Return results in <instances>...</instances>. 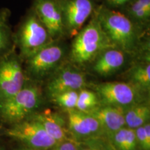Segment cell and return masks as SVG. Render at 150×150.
Wrapping results in <instances>:
<instances>
[{
  "label": "cell",
  "mask_w": 150,
  "mask_h": 150,
  "mask_svg": "<svg viewBox=\"0 0 150 150\" xmlns=\"http://www.w3.org/2000/svg\"><path fill=\"white\" fill-rule=\"evenodd\" d=\"M100 105L125 108L147 100L141 90L130 83L120 81L106 82L95 87Z\"/></svg>",
  "instance_id": "obj_7"
},
{
  "label": "cell",
  "mask_w": 150,
  "mask_h": 150,
  "mask_svg": "<svg viewBox=\"0 0 150 150\" xmlns=\"http://www.w3.org/2000/svg\"><path fill=\"white\" fill-rule=\"evenodd\" d=\"M131 0H105L109 8H118L125 6Z\"/></svg>",
  "instance_id": "obj_26"
},
{
  "label": "cell",
  "mask_w": 150,
  "mask_h": 150,
  "mask_svg": "<svg viewBox=\"0 0 150 150\" xmlns=\"http://www.w3.org/2000/svg\"><path fill=\"white\" fill-rule=\"evenodd\" d=\"M110 47L115 46L103 31L97 16L74 36L71 47V61L74 65L88 64Z\"/></svg>",
  "instance_id": "obj_3"
},
{
  "label": "cell",
  "mask_w": 150,
  "mask_h": 150,
  "mask_svg": "<svg viewBox=\"0 0 150 150\" xmlns=\"http://www.w3.org/2000/svg\"><path fill=\"white\" fill-rule=\"evenodd\" d=\"M42 102V95L36 81L27 79L16 95L0 102V123L9 127L26 120L40 110Z\"/></svg>",
  "instance_id": "obj_1"
},
{
  "label": "cell",
  "mask_w": 150,
  "mask_h": 150,
  "mask_svg": "<svg viewBox=\"0 0 150 150\" xmlns=\"http://www.w3.org/2000/svg\"><path fill=\"white\" fill-rule=\"evenodd\" d=\"M106 137L114 150H139L134 129L125 127Z\"/></svg>",
  "instance_id": "obj_19"
},
{
  "label": "cell",
  "mask_w": 150,
  "mask_h": 150,
  "mask_svg": "<svg viewBox=\"0 0 150 150\" xmlns=\"http://www.w3.org/2000/svg\"><path fill=\"white\" fill-rule=\"evenodd\" d=\"M103 31L113 46L129 54L139 47L138 29L125 13L109 8H103L97 13Z\"/></svg>",
  "instance_id": "obj_2"
},
{
  "label": "cell",
  "mask_w": 150,
  "mask_h": 150,
  "mask_svg": "<svg viewBox=\"0 0 150 150\" xmlns=\"http://www.w3.org/2000/svg\"><path fill=\"white\" fill-rule=\"evenodd\" d=\"M64 24L65 33L74 37L85 26L94 10L92 0H61L58 3Z\"/></svg>",
  "instance_id": "obj_10"
},
{
  "label": "cell",
  "mask_w": 150,
  "mask_h": 150,
  "mask_svg": "<svg viewBox=\"0 0 150 150\" xmlns=\"http://www.w3.org/2000/svg\"><path fill=\"white\" fill-rule=\"evenodd\" d=\"M65 50L54 41L26 59L24 72L27 79L38 81L50 77L62 65Z\"/></svg>",
  "instance_id": "obj_5"
},
{
  "label": "cell",
  "mask_w": 150,
  "mask_h": 150,
  "mask_svg": "<svg viewBox=\"0 0 150 150\" xmlns=\"http://www.w3.org/2000/svg\"><path fill=\"white\" fill-rule=\"evenodd\" d=\"M0 136H4L19 144L38 150H46L57 143L40 124L31 118L4 127Z\"/></svg>",
  "instance_id": "obj_6"
},
{
  "label": "cell",
  "mask_w": 150,
  "mask_h": 150,
  "mask_svg": "<svg viewBox=\"0 0 150 150\" xmlns=\"http://www.w3.org/2000/svg\"><path fill=\"white\" fill-rule=\"evenodd\" d=\"M125 125L135 129L149 122L150 104L147 100L123 108Z\"/></svg>",
  "instance_id": "obj_16"
},
{
  "label": "cell",
  "mask_w": 150,
  "mask_h": 150,
  "mask_svg": "<svg viewBox=\"0 0 150 150\" xmlns=\"http://www.w3.org/2000/svg\"><path fill=\"white\" fill-rule=\"evenodd\" d=\"M22 59L16 48L0 57V102L21 90L27 81Z\"/></svg>",
  "instance_id": "obj_8"
},
{
  "label": "cell",
  "mask_w": 150,
  "mask_h": 150,
  "mask_svg": "<svg viewBox=\"0 0 150 150\" xmlns=\"http://www.w3.org/2000/svg\"><path fill=\"white\" fill-rule=\"evenodd\" d=\"M87 86V78L83 71L74 64L61 65L49 78L45 87L47 95L50 99L60 93L79 91Z\"/></svg>",
  "instance_id": "obj_9"
},
{
  "label": "cell",
  "mask_w": 150,
  "mask_h": 150,
  "mask_svg": "<svg viewBox=\"0 0 150 150\" xmlns=\"http://www.w3.org/2000/svg\"><path fill=\"white\" fill-rule=\"evenodd\" d=\"M125 14L134 24L147 23L150 18V0H131L125 6Z\"/></svg>",
  "instance_id": "obj_20"
},
{
  "label": "cell",
  "mask_w": 150,
  "mask_h": 150,
  "mask_svg": "<svg viewBox=\"0 0 150 150\" xmlns=\"http://www.w3.org/2000/svg\"><path fill=\"white\" fill-rule=\"evenodd\" d=\"M10 15L8 8L0 9V57L16 48L14 33L9 22Z\"/></svg>",
  "instance_id": "obj_18"
},
{
  "label": "cell",
  "mask_w": 150,
  "mask_h": 150,
  "mask_svg": "<svg viewBox=\"0 0 150 150\" xmlns=\"http://www.w3.org/2000/svg\"><path fill=\"white\" fill-rule=\"evenodd\" d=\"M78 150H114L106 136H101L81 141H76Z\"/></svg>",
  "instance_id": "obj_22"
},
{
  "label": "cell",
  "mask_w": 150,
  "mask_h": 150,
  "mask_svg": "<svg viewBox=\"0 0 150 150\" xmlns=\"http://www.w3.org/2000/svg\"><path fill=\"white\" fill-rule=\"evenodd\" d=\"M13 150H38V149H33V148L27 147V146L18 143V145H17L15 148H13Z\"/></svg>",
  "instance_id": "obj_27"
},
{
  "label": "cell",
  "mask_w": 150,
  "mask_h": 150,
  "mask_svg": "<svg viewBox=\"0 0 150 150\" xmlns=\"http://www.w3.org/2000/svg\"><path fill=\"white\" fill-rule=\"evenodd\" d=\"M134 131L139 150H150V122L135 129Z\"/></svg>",
  "instance_id": "obj_24"
},
{
  "label": "cell",
  "mask_w": 150,
  "mask_h": 150,
  "mask_svg": "<svg viewBox=\"0 0 150 150\" xmlns=\"http://www.w3.org/2000/svg\"><path fill=\"white\" fill-rule=\"evenodd\" d=\"M78 91H66L56 95L51 99L60 108L66 110L75 109L78 98Z\"/></svg>",
  "instance_id": "obj_23"
},
{
  "label": "cell",
  "mask_w": 150,
  "mask_h": 150,
  "mask_svg": "<svg viewBox=\"0 0 150 150\" xmlns=\"http://www.w3.org/2000/svg\"><path fill=\"white\" fill-rule=\"evenodd\" d=\"M129 54L116 47L106 48L93 60L92 69L101 76H111L126 65Z\"/></svg>",
  "instance_id": "obj_13"
},
{
  "label": "cell",
  "mask_w": 150,
  "mask_h": 150,
  "mask_svg": "<svg viewBox=\"0 0 150 150\" xmlns=\"http://www.w3.org/2000/svg\"><path fill=\"white\" fill-rule=\"evenodd\" d=\"M0 150H8L5 144L3 142H1V140H0Z\"/></svg>",
  "instance_id": "obj_28"
},
{
  "label": "cell",
  "mask_w": 150,
  "mask_h": 150,
  "mask_svg": "<svg viewBox=\"0 0 150 150\" xmlns=\"http://www.w3.org/2000/svg\"><path fill=\"white\" fill-rule=\"evenodd\" d=\"M29 118L37 121L56 142L72 140L67 129V122L61 115L50 109H40Z\"/></svg>",
  "instance_id": "obj_14"
},
{
  "label": "cell",
  "mask_w": 150,
  "mask_h": 150,
  "mask_svg": "<svg viewBox=\"0 0 150 150\" xmlns=\"http://www.w3.org/2000/svg\"><path fill=\"white\" fill-rule=\"evenodd\" d=\"M67 129L72 140L81 141L105 136L98 121L91 114L76 109L66 110Z\"/></svg>",
  "instance_id": "obj_11"
},
{
  "label": "cell",
  "mask_w": 150,
  "mask_h": 150,
  "mask_svg": "<svg viewBox=\"0 0 150 150\" xmlns=\"http://www.w3.org/2000/svg\"><path fill=\"white\" fill-rule=\"evenodd\" d=\"M129 82L144 93L150 90V63L149 56L144 61L140 62L132 67L129 72Z\"/></svg>",
  "instance_id": "obj_17"
},
{
  "label": "cell",
  "mask_w": 150,
  "mask_h": 150,
  "mask_svg": "<svg viewBox=\"0 0 150 150\" xmlns=\"http://www.w3.org/2000/svg\"><path fill=\"white\" fill-rule=\"evenodd\" d=\"M33 11L47 29L54 41L65 34L63 16L56 1L54 0H37Z\"/></svg>",
  "instance_id": "obj_12"
},
{
  "label": "cell",
  "mask_w": 150,
  "mask_h": 150,
  "mask_svg": "<svg viewBox=\"0 0 150 150\" xmlns=\"http://www.w3.org/2000/svg\"><path fill=\"white\" fill-rule=\"evenodd\" d=\"M3 129H4V127L2 126V125L0 123V134H1V131H2Z\"/></svg>",
  "instance_id": "obj_29"
},
{
  "label": "cell",
  "mask_w": 150,
  "mask_h": 150,
  "mask_svg": "<svg viewBox=\"0 0 150 150\" xmlns=\"http://www.w3.org/2000/svg\"><path fill=\"white\" fill-rule=\"evenodd\" d=\"M89 114L98 121L106 136L126 127L122 108L99 105Z\"/></svg>",
  "instance_id": "obj_15"
},
{
  "label": "cell",
  "mask_w": 150,
  "mask_h": 150,
  "mask_svg": "<svg viewBox=\"0 0 150 150\" xmlns=\"http://www.w3.org/2000/svg\"><path fill=\"white\" fill-rule=\"evenodd\" d=\"M99 105V97L95 91L86 89V88L79 91L75 109L89 113Z\"/></svg>",
  "instance_id": "obj_21"
},
{
  "label": "cell",
  "mask_w": 150,
  "mask_h": 150,
  "mask_svg": "<svg viewBox=\"0 0 150 150\" xmlns=\"http://www.w3.org/2000/svg\"><path fill=\"white\" fill-rule=\"evenodd\" d=\"M46 150H78V145L74 140L59 142Z\"/></svg>",
  "instance_id": "obj_25"
},
{
  "label": "cell",
  "mask_w": 150,
  "mask_h": 150,
  "mask_svg": "<svg viewBox=\"0 0 150 150\" xmlns=\"http://www.w3.org/2000/svg\"><path fill=\"white\" fill-rule=\"evenodd\" d=\"M53 41L34 11L25 17L14 34L15 46L20 50L22 61Z\"/></svg>",
  "instance_id": "obj_4"
}]
</instances>
